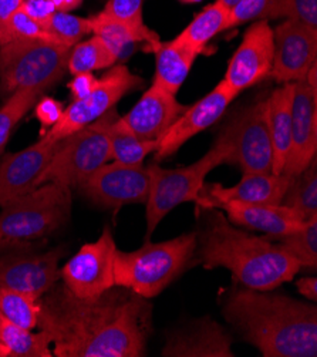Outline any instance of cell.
Wrapping results in <instances>:
<instances>
[{"label":"cell","mask_w":317,"mask_h":357,"mask_svg":"<svg viewBox=\"0 0 317 357\" xmlns=\"http://www.w3.org/2000/svg\"><path fill=\"white\" fill-rule=\"evenodd\" d=\"M43 27L53 36L59 45L68 49H72L86 36L91 34L90 17H80L68 12H56L43 24Z\"/></svg>","instance_id":"cell-35"},{"label":"cell","mask_w":317,"mask_h":357,"mask_svg":"<svg viewBox=\"0 0 317 357\" xmlns=\"http://www.w3.org/2000/svg\"><path fill=\"white\" fill-rule=\"evenodd\" d=\"M218 209L225 212L231 224L263 232L270 238L291 234L303 225L297 213L281 204H245L229 201L222 204Z\"/></svg>","instance_id":"cell-22"},{"label":"cell","mask_w":317,"mask_h":357,"mask_svg":"<svg viewBox=\"0 0 317 357\" xmlns=\"http://www.w3.org/2000/svg\"><path fill=\"white\" fill-rule=\"evenodd\" d=\"M228 160L229 147L218 135L212 149L191 165L167 169L157 162L150 164L147 167L150 191L146 202L147 239L172 209L184 202L198 204L208 174L222 164H228Z\"/></svg>","instance_id":"cell-6"},{"label":"cell","mask_w":317,"mask_h":357,"mask_svg":"<svg viewBox=\"0 0 317 357\" xmlns=\"http://www.w3.org/2000/svg\"><path fill=\"white\" fill-rule=\"evenodd\" d=\"M187 109L173 94L151 84L132 109L118 117V124L139 139L160 141Z\"/></svg>","instance_id":"cell-20"},{"label":"cell","mask_w":317,"mask_h":357,"mask_svg":"<svg viewBox=\"0 0 317 357\" xmlns=\"http://www.w3.org/2000/svg\"><path fill=\"white\" fill-rule=\"evenodd\" d=\"M0 344H2L9 357H52L50 337L39 329L38 333L24 329L5 314L0 313Z\"/></svg>","instance_id":"cell-26"},{"label":"cell","mask_w":317,"mask_h":357,"mask_svg":"<svg viewBox=\"0 0 317 357\" xmlns=\"http://www.w3.org/2000/svg\"><path fill=\"white\" fill-rule=\"evenodd\" d=\"M79 188L91 202L102 208L117 209L130 204H146L150 174L144 164L125 165L111 161L100 167Z\"/></svg>","instance_id":"cell-12"},{"label":"cell","mask_w":317,"mask_h":357,"mask_svg":"<svg viewBox=\"0 0 317 357\" xmlns=\"http://www.w3.org/2000/svg\"><path fill=\"white\" fill-rule=\"evenodd\" d=\"M0 313L16 325L34 331L39 328L40 299L13 289L0 288Z\"/></svg>","instance_id":"cell-33"},{"label":"cell","mask_w":317,"mask_h":357,"mask_svg":"<svg viewBox=\"0 0 317 357\" xmlns=\"http://www.w3.org/2000/svg\"><path fill=\"white\" fill-rule=\"evenodd\" d=\"M117 61L113 52L93 34L88 40L77 43L70 50L67 71L73 76L93 73L95 70H107Z\"/></svg>","instance_id":"cell-28"},{"label":"cell","mask_w":317,"mask_h":357,"mask_svg":"<svg viewBox=\"0 0 317 357\" xmlns=\"http://www.w3.org/2000/svg\"><path fill=\"white\" fill-rule=\"evenodd\" d=\"M295 83L275 89L266 98V117L272 142V172L281 174L286 162L292 131V107Z\"/></svg>","instance_id":"cell-23"},{"label":"cell","mask_w":317,"mask_h":357,"mask_svg":"<svg viewBox=\"0 0 317 357\" xmlns=\"http://www.w3.org/2000/svg\"><path fill=\"white\" fill-rule=\"evenodd\" d=\"M54 8L57 12H72L75 9H77L82 3L83 0H52Z\"/></svg>","instance_id":"cell-44"},{"label":"cell","mask_w":317,"mask_h":357,"mask_svg":"<svg viewBox=\"0 0 317 357\" xmlns=\"http://www.w3.org/2000/svg\"><path fill=\"white\" fill-rule=\"evenodd\" d=\"M317 153V90L306 80L295 83L292 131L286 162L281 174L296 176L304 171Z\"/></svg>","instance_id":"cell-19"},{"label":"cell","mask_w":317,"mask_h":357,"mask_svg":"<svg viewBox=\"0 0 317 357\" xmlns=\"http://www.w3.org/2000/svg\"><path fill=\"white\" fill-rule=\"evenodd\" d=\"M72 213V188L47 183L15 198L0 212V248L24 246L67 222Z\"/></svg>","instance_id":"cell-5"},{"label":"cell","mask_w":317,"mask_h":357,"mask_svg":"<svg viewBox=\"0 0 317 357\" xmlns=\"http://www.w3.org/2000/svg\"><path fill=\"white\" fill-rule=\"evenodd\" d=\"M63 254L61 248H54L36 255H0V288L40 299L60 279L59 262Z\"/></svg>","instance_id":"cell-16"},{"label":"cell","mask_w":317,"mask_h":357,"mask_svg":"<svg viewBox=\"0 0 317 357\" xmlns=\"http://www.w3.org/2000/svg\"><path fill=\"white\" fill-rule=\"evenodd\" d=\"M22 0H0V46L9 42L8 26L12 16L20 9Z\"/></svg>","instance_id":"cell-41"},{"label":"cell","mask_w":317,"mask_h":357,"mask_svg":"<svg viewBox=\"0 0 317 357\" xmlns=\"http://www.w3.org/2000/svg\"><path fill=\"white\" fill-rule=\"evenodd\" d=\"M317 30L285 20L273 29V63L270 76L280 84L306 79L316 64Z\"/></svg>","instance_id":"cell-14"},{"label":"cell","mask_w":317,"mask_h":357,"mask_svg":"<svg viewBox=\"0 0 317 357\" xmlns=\"http://www.w3.org/2000/svg\"><path fill=\"white\" fill-rule=\"evenodd\" d=\"M198 232L192 231L164 242H147L137 251L117 249L116 287L130 289L144 299L164 292L195 257Z\"/></svg>","instance_id":"cell-4"},{"label":"cell","mask_w":317,"mask_h":357,"mask_svg":"<svg viewBox=\"0 0 317 357\" xmlns=\"http://www.w3.org/2000/svg\"><path fill=\"white\" fill-rule=\"evenodd\" d=\"M120 116L113 109L97 121L60 139L57 151L40 175L38 187L56 183L79 187L100 167L111 161L110 130Z\"/></svg>","instance_id":"cell-7"},{"label":"cell","mask_w":317,"mask_h":357,"mask_svg":"<svg viewBox=\"0 0 317 357\" xmlns=\"http://www.w3.org/2000/svg\"><path fill=\"white\" fill-rule=\"evenodd\" d=\"M273 63V27L268 20L254 22L231 57L222 79L235 96L270 76Z\"/></svg>","instance_id":"cell-13"},{"label":"cell","mask_w":317,"mask_h":357,"mask_svg":"<svg viewBox=\"0 0 317 357\" xmlns=\"http://www.w3.org/2000/svg\"><path fill=\"white\" fill-rule=\"evenodd\" d=\"M0 357H9V353H8V350L0 344Z\"/></svg>","instance_id":"cell-47"},{"label":"cell","mask_w":317,"mask_h":357,"mask_svg":"<svg viewBox=\"0 0 317 357\" xmlns=\"http://www.w3.org/2000/svg\"><path fill=\"white\" fill-rule=\"evenodd\" d=\"M20 10L42 26L57 12L52 0H22Z\"/></svg>","instance_id":"cell-40"},{"label":"cell","mask_w":317,"mask_h":357,"mask_svg":"<svg viewBox=\"0 0 317 357\" xmlns=\"http://www.w3.org/2000/svg\"><path fill=\"white\" fill-rule=\"evenodd\" d=\"M60 144L43 135L33 146L3 155L0 161V206L38 188L40 175Z\"/></svg>","instance_id":"cell-17"},{"label":"cell","mask_w":317,"mask_h":357,"mask_svg":"<svg viewBox=\"0 0 317 357\" xmlns=\"http://www.w3.org/2000/svg\"><path fill=\"white\" fill-rule=\"evenodd\" d=\"M279 17L317 30V0H270L262 19Z\"/></svg>","instance_id":"cell-36"},{"label":"cell","mask_w":317,"mask_h":357,"mask_svg":"<svg viewBox=\"0 0 317 357\" xmlns=\"http://www.w3.org/2000/svg\"><path fill=\"white\" fill-rule=\"evenodd\" d=\"M297 292L309 302L317 301V278L316 276H303L296 282Z\"/></svg>","instance_id":"cell-43"},{"label":"cell","mask_w":317,"mask_h":357,"mask_svg":"<svg viewBox=\"0 0 317 357\" xmlns=\"http://www.w3.org/2000/svg\"><path fill=\"white\" fill-rule=\"evenodd\" d=\"M181 3H185V5H194V3H199L202 2V0H180Z\"/></svg>","instance_id":"cell-46"},{"label":"cell","mask_w":317,"mask_h":357,"mask_svg":"<svg viewBox=\"0 0 317 357\" xmlns=\"http://www.w3.org/2000/svg\"><path fill=\"white\" fill-rule=\"evenodd\" d=\"M63 112L64 109L60 101L52 97H43L36 102V112L34 113H36V119L42 123L43 127L50 128L59 121Z\"/></svg>","instance_id":"cell-39"},{"label":"cell","mask_w":317,"mask_h":357,"mask_svg":"<svg viewBox=\"0 0 317 357\" xmlns=\"http://www.w3.org/2000/svg\"><path fill=\"white\" fill-rule=\"evenodd\" d=\"M198 234L196 252L206 269L225 268L246 289L275 291L302 269L299 262L269 236H255L231 224L225 213L209 212Z\"/></svg>","instance_id":"cell-3"},{"label":"cell","mask_w":317,"mask_h":357,"mask_svg":"<svg viewBox=\"0 0 317 357\" xmlns=\"http://www.w3.org/2000/svg\"><path fill=\"white\" fill-rule=\"evenodd\" d=\"M141 86L143 79L131 73L127 66L114 64L86 97L70 102L59 121L43 135L53 141L65 138L107 114L125 94Z\"/></svg>","instance_id":"cell-9"},{"label":"cell","mask_w":317,"mask_h":357,"mask_svg":"<svg viewBox=\"0 0 317 357\" xmlns=\"http://www.w3.org/2000/svg\"><path fill=\"white\" fill-rule=\"evenodd\" d=\"M158 141H146L137 138L132 132L114 121L110 130V154L111 161L125 165L144 164L147 155L155 153Z\"/></svg>","instance_id":"cell-29"},{"label":"cell","mask_w":317,"mask_h":357,"mask_svg":"<svg viewBox=\"0 0 317 357\" xmlns=\"http://www.w3.org/2000/svg\"><path fill=\"white\" fill-rule=\"evenodd\" d=\"M229 10L217 0L203 8L175 39L201 54L215 36L229 29Z\"/></svg>","instance_id":"cell-25"},{"label":"cell","mask_w":317,"mask_h":357,"mask_svg":"<svg viewBox=\"0 0 317 357\" xmlns=\"http://www.w3.org/2000/svg\"><path fill=\"white\" fill-rule=\"evenodd\" d=\"M8 36H9V42H13V40H45V42H52V43L59 45L54 40L53 36L40 23L33 20L30 16H27L20 9L12 16V19L9 22Z\"/></svg>","instance_id":"cell-37"},{"label":"cell","mask_w":317,"mask_h":357,"mask_svg":"<svg viewBox=\"0 0 317 357\" xmlns=\"http://www.w3.org/2000/svg\"><path fill=\"white\" fill-rule=\"evenodd\" d=\"M68 47L45 40H13L0 46V96L17 90L45 93L67 73Z\"/></svg>","instance_id":"cell-8"},{"label":"cell","mask_w":317,"mask_h":357,"mask_svg":"<svg viewBox=\"0 0 317 357\" xmlns=\"http://www.w3.org/2000/svg\"><path fill=\"white\" fill-rule=\"evenodd\" d=\"M98 79L93 76V73H79L73 76V80L70 82L68 89L72 91L73 100H79L86 97L95 86Z\"/></svg>","instance_id":"cell-42"},{"label":"cell","mask_w":317,"mask_h":357,"mask_svg":"<svg viewBox=\"0 0 317 357\" xmlns=\"http://www.w3.org/2000/svg\"><path fill=\"white\" fill-rule=\"evenodd\" d=\"M235 97L226 83L221 80L212 91H209L194 105H188V109L158 141L155 161L173 155L192 137L212 127L224 116Z\"/></svg>","instance_id":"cell-15"},{"label":"cell","mask_w":317,"mask_h":357,"mask_svg":"<svg viewBox=\"0 0 317 357\" xmlns=\"http://www.w3.org/2000/svg\"><path fill=\"white\" fill-rule=\"evenodd\" d=\"M270 0H238L229 10V29L262 19Z\"/></svg>","instance_id":"cell-38"},{"label":"cell","mask_w":317,"mask_h":357,"mask_svg":"<svg viewBox=\"0 0 317 357\" xmlns=\"http://www.w3.org/2000/svg\"><path fill=\"white\" fill-rule=\"evenodd\" d=\"M117 249L110 227H105L97 241L83 245L60 269L67 289L82 299H95L113 289Z\"/></svg>","instance_id":"cell-11"},{"label":"cell","mask_w":317,"mask_h":357,"mask_svg":"<svg viewBox=\"0 0 317 357\" xmlns=\"http://www.w3.org/2000/svg\"><path fill=\"white\" fill-rule=\"evenodd\" d=\"M154 53L155 75L153 86L177 96L199 54L177 39L167 43L161 42Z\"/></svg>","instance_id":"cell-24"},{"label":"cell","mask_w":317,"mask_h":357,"mask_svg":"<svg viewBox=\"0 0 317 357\" xmlns=\"http://www.w3.org/2000/svg\"><path fill=\"white\" fill-rule=\"evenodd\" d=\"M219 137L229 147L228 164L242 174L272 172V142L266 117V100L238 112L224 127Z\"/></svg>","instance_id":"cell-10"},{"label":"cell","mask_w":317,"mask_h":357,"mask_svg":"<svg viewBox=\"0 0 317 357\" xmlns=\"http://www.w3.org/2000/svg\"><path fill=\"white\" fill-rule=\"evenodd\" d=\"M281 205L291 208L306 222L317 218V162L316 157L299 175L293 176L281 199Z\"/></svg>","instance_id":"cell-27"},{"label":"cell","mask_w":317,"mask_h":357,"mask_svg":"<svg viewBox=\"0 0 317 357\" xmlns=\"http://www.w3.org/2000/svg\"><path fill=\"white\" fill-rule=\"evenodd\" d=\"M218 2H221L222 5H225L226 8H229V9H231V8L238 2V0H218Z\"/></svg>","instance_id":"cell-45"},{"label":"cell","mask_w":317,"mask_h":357,"mask_svg":"<svg viewBox=\"0 0 317 357\" xmlns=\"http://www.w3.org/2000/svg\"><path fill=\"white\" fill-rule=\"evenodd\" d=\"M224 317L265 357H316L317 307L273 291L233 289Z\"/></svg>","instance_id":"cell-2"},{"label":"cell","mask_w":317,"mask_h":357,"mask_svg":"<svg viewBox=\"0 0 317 357\" xmlns=\"http://www.w3.org/2000/svg\"><path fill=\"white\" fill-rule=\"evenodd\" d=\"M270 238V236H269ZM291 254L300 268L316 271L317 268V218L303 222V225L286 235L270 238Z\"/></svg>","instance_id":"cell-30"},{"label":"cell","mask_w":317,"mask_h":357,"mask_svg":"<svg viewBox=\"0 0 317 357\" xmlns=\"http://www.w3.org/2000/svg\"><path fill=\"white\" fill-rule=\"evenodd\" d=\"M292 178L286 174L255 172L243 174L240 181L232 187H224L219 183H205L196 205L203 209H215L229 201L279 205L286 194Z\"/></svg>","instance_id":"cell-18"},{"label":"cell","mask_w":317,"mask_h":357,"mask_svg":"<svg viewBox=\"0 0 317 357\" xmlns=\"http://www.w3.org/2000/svg\"><path fill=\"white\" fill-rule=\"evenodd\" d=\"M90 23L91 34L97 36V38L113 52L117 60L124 57L127 54V50L132 45L143 43L139 39V36L134 33L130 27L102 12L90 17Z\"/></svg>","instance_id":"cell-32"},{"label":"cell","mask_w":317,"mask_h":357,"mask_svg":"<svg viewBox=\"0 0 317 357\" xmlns=\"http://www.w3.org/2000/svg\"><path fill=\"white\" fill-rule=\"evenodd\" d=\"M42 94L39 90H17L0 107V155L5 151L15 127L36 105Z\"/></svg>","instance_id":"cell-34"},{"label":"cell","mask_w":317,"mask_h":357,"mask_svg":"<svg viewBox=\"0 0 317 357\" xmlns=\"http://www.w3.org/2000/svg\"><path fill=\"white\" fill-rule=\"evenodd\" d=\"M161 356L184 357H232V337L210 317L173 331L167 336Z\"/></svg>","instance_id":"cell-21"},{"label":"cell","mask_w":317,"mask_h":357,"mask_svg":"<svg viewBox=\"0 0 317 357\" xmlns=\"http://www.w3.org/2000/svg\"><path fill=\"white\" fill-rule=\"evenodd\" d=\"M102 13L130 27L139 36L141 42L147 43L153 52L160 46L161 40L158 34L144 22L143 0H109L102 9Z\"/></svg>","instance_id":"cell-31"},{"label":"cell","mask_w":317,"mask_h":357,"mask_svg":"<svg viewBox=\"0 0 317 357\" xmlns=\"http://www.w3.org/2000/svg\"><path fill=\"white\" fill-rule=\"evenodd\" d=\"M150 325L148 299L121 287L82 299L56 282L40 298L39 329L57 357H141Z\"/></svg>","instance_id":"cell-1"}]
</instances>
